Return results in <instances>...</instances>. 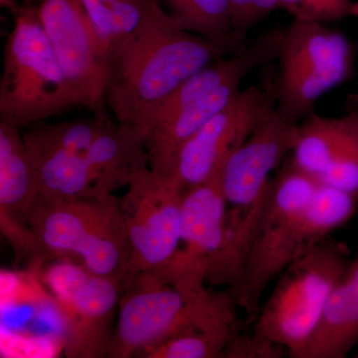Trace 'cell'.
I'll use <instances>...</instances> for the list:
<instances>
[{"instance_id": "6da1fadb", "label": "cell", "mask_w": 358, "mask_h": 358, "mask_svg": "<svg viewBox=\"0 0 358 358\" xmlns=\"http://www.w3.org/2000/svg\"><path fill=\"white\" fill-rule=\"evenodd\" d=\"M319 185L291 157L271 179L228 287L251 322L268 285L303 251L338 229L333 214L312 200Z\"/></svg>"}, {"instance_id": "7a4b0ae2", "label": "cell", "mask_w": 358, "mask_h": 358, "mask_svg": "<svg viewBox=\"0 0 358 358\" xmlns=\"http://www.w3.org/2000/svg\"><path fill=\"white\" fill-rule=\"evenodd\" d=\"M227 55L181 29L159 3L110 59L106 107L115 120L141 131L174 90Z\"/></svg>"}, {"instance_id": "3957f363", "label": "cell", "mask_w": 358, "mask_h": 358, "mask_svg": "<svg viewBox=\"0 0 358 358\" xmlns=\"http://www.w3.org/2000/svg\"><path fill=\"white\" fill-rule=\"evenodd\" d=\"M205 282L203 271L180 257L166 268L134 275L120 298L108 357H136L185 331L240 322L230 292L210 291Z\"/></svg>"}, {"instance_id": "277c9868", "label": "cell", "mask_w": 358, "mask_h": 358, "mask_svg": "<svg viewBox=\"0 0 358 358\" xmlns=\"http://www.w3.org/2000/svg\"><path fill=\"white\" fill-rule=\"evenodd\" d=\"M29 229L43 261H65L112 280L124 289L133 278L131 250L114 193L62 200L39 194Z\"/></svg>"}, {"instance_id": "5b68a950", "label": "cell", "mask_w": 358, "mask_h": 358, "mask_svg": "<svg viewBox=\"0 0 358 358\" xmlns=\"http://www.w3.org/2000/svg\"><path fill=\"white\" fill-rule=\"evenodd\" d=\"M0 79V122L27 128L81 107L32 0L13 14Z\"/></svg>"}, {"instance_id": "8992f818", "label": "cell", "mask_w": 358, "mask_h": 358, "mask_svg": "<svg viewBox=\"0 0 358 358\" xmlns=\"http://www.w3.org/2000/svg\"><path fill=\"white\" fill-rule=\"evenodd\" d=\"M352 262L345 245L329 237L303 251L275 280L252 331L282 346L289 357L301 358L329 294Z\"/></svg>"}, {"instance_id": "52a82bcc", "label": "cell", "mask_w": 358, "mask_h": 358, "mask_svg": "<svg viewBox=\"0 0 358 358\" xmlns=\"http://www.w3.org/2000/svg\"><path fill=\"white\" fill-rule=\"evenodd\" d=\"M275 109L299 124L324 94L350 78L355 50L345 35L317 21L293 18L282 28Z\"/></svg>"}, {"instance_id": "ba28073f", "label": "cell", "mask_w": 358, "mask_h": 358, "mask_svg": "<svg viewBox=\"0 0 358 358\" xmlns=\"http://www.w3.org/2000/svg\"><path fill=\"white\" fill-rule=\"evenodd\" d=\"M298 129L299 124L286 121L275 109L223 164L220 180L227 203L233 274L267 192L271 173L293 152Z\"/></svg>"}, {"instance_id": "9c48e42d", "label": "cell", "mask_w": 358, "mask_h": 358, "mask_svg": "<svg viewBox=\"0 0 358 358\" xmlns=\"http://www.w3.org/2000/svg\"><path fill=\"white\" fill-rule=\"evenodd\" d=\"M38 275L65 317V357H108L122 287L65 261H42Z\"/></svg>"}, {"instance_id": "30bf717a", "label": "cell", "mask_w": 358, "mask_h": 358, "mask_svg": "<svg viewBox=\"0 0 358 358\" xmlns=\"http://www.w3.org/2000/svg\"><path fill=\"white\" fill-rule=\"evenodd\" d=\"M277 71L267 67L261 81L241 90L180 148L169 176L185 192L218 176L229 155L275 109Z\"/></svg>"}, {"instance_id": "8fae6325", "label": "cell", "mask_w": 358, "mask_h": 358, "mask_svg": "<svg viewBox=\"0 0 358 358\" xmlns=\"http://www.w3.org/2000/svg\"><path fill=\"white\" fill-rule=\"evenodd\" d=\"M127 188L120 199L131 245L133 274L166 268L180 252L185 190L176 178L150 167L134 174Z\"/></svg>"}, {"instance_id": "7c38bea8", "label": "cell", "mask_w": 358, "mask_h": 358, "mask_svg": "<svg viewBox=\"0 0 358 358\" xmlns=\"http://www.w3.org/2000/svg\"><path fill=\"white\" fill-rule=\"evenodd\" d=\"M41 260L27 271L2 270L1 357H55L64 355L67 324L38 275Z\"/></svg>"}, {"instance_id": "4fadbf2b", "label": "cell", "mask_w": 358, "mask_h": 358, "mask_svg": "<svg viewBox=\"0 0 358 358\" xmlns=\"http://www.w3.org/2000/svg\"><path fill=\"white\" fill-rule=\"evenodd\" d=\"M80 106L107 109V56L81 0H32Z\"/></svg>"}, {"instance_id": "5bb4252c", "label": "cell", "mask_w": 358, "mask_h": 358, "mask_svg": "<svg viewBox=\"0 0 358 358\" xmlns=\"http://www.w3.org/2000/svg\"><path fill=\"white\" fill-rule=\"evenodd\" d=\"M220 173L185 192L181 207L180 255L202 268L207 282L228 286L232 250Z\"/></svg>"}, {"instance_id": "9a60e30c", "label": "cell", "mask_w": 358, "mask_h": 358, "mask_svg": "<svg viewBox=\"0 0 358 358\" xmlns=\"http://www.w3.org/2000/svg\"><path fill=\"white\" fill-rule=\"evenodd\" d=\"M39 194L20 129L0 122V223L18 255L31 248L29 216Z\"/></svg>"}, {"instance_id": "2e32d148", "label": "cell", "mask_w": 358, "mask_h": 358, "mask_svg": "<svg viewBox=\"0 0 358 358\" xmlns=\"http://www.w3.org/2000/svg\"><path fill=\"white\" fill-rule=\"evenodd\" d=\"M358 343V255L329 294L301 358H343Z\"/></svg>"}, {"instance_id": "e0dca14e", "label": "cell", "mask_w": 358, "mask_h": 358, "mask_svg": "<svg viewBox=\"0 0 358 358\" xmlns=\"http://www.w3.org/2000/svg\"><path fill=\"white\" fill-rule=\"evenodd\" d=\"M240 86L233 83L221 87L148 129L145 143L150 169L162 176H171L180 148L238 95Z\"/></svg>"}, {"instance_id": "ac0fdd59", "label": "cell", "mask_w": 358, "mask_h": 358, "mask_svg": "<svg viewBox=\"0 0 358 358\" xmlns=\"http://www.w3.org/2000/svg\"><path fill=\"white\" fill-rule=\"evenodd\" d=\"M86 157L107 194L127 187L134 174L150 167L143 134L115 119L96 136Z\"/></svg>"}, {"instance_id": "d6986e66", "label": "cell", "mask_w": 358, "mask_h": 358, "mask_svg": "<svg viewBox=\"0 0 358 358\" xmlns=\"http://www.w3.org/2000/svg\"><path fill=\"white\" fill-rule=\"evenodd\" d=\"M157 1L181 29L203 37L229 55L248 44L235 32L229 0Z\"/></svg>"}, {"instance_id": "ffe728a7", "label": "cell", "mask_w": 358, "mask_h": 358, "mask_svg": "<svg viewBox=\"0 0 358 358\" xmlns=\"http://www.w3.org/2000/svg\"><path fill=\"white\" fill-rule=\"evenodd\" d=\"M81 1L107 56L108 68L110 59L159 6L157 0Z\"/></svg>"}, {"instance_id": "44dd1931", "label": "cell", "mask_w": 358, "mask_h": 358, "mask_svg": "<svg viewBox=\"0 0 358 358\" xmlns=\"http://www.w3.org/2000/svg\"><path fill=\"white\" fill-rule=\"evenodd\" d=\"M348 127V115L341 117L308 115L299 124L291 159L299 169L320 180L338 152Z\"/></svg>"}, {"instance_id": "7402d4cb", "label": "cell", "mask_w": 358, "mask_h": 358, "mask_svg": "<svg viewBox=\"0 0 358 358\" xmlns=\"http://www.w3.org/2000/svg\"><path fill=\"white\" fill-rule=\"evenodd\" d=\"M240 331V322L192 329L148 346L136 357L223 358L231 339Z\"/></svg>"}, {"instance_id": "603a6c76", "label": "cell", "mask_w": 358, "mask_h": 358, "mask_svg": "<svg viewBox=\"0 0 358 358\" xmlns=\"http://www.w3.org/2000/svg\"><path fill=\"white\" fill-rule=\"evenodd\" d=\"M320 181L358 197V110L348 113L345 136Z\"/></svg>"}, {"instance_id": "cb8c5ba5", "label": "cell", "mask_w": 358, "mask_h": 358, "mask_svg": "<svg viewBox=\"0 0 358 358\" xmlns=\"http://www.w3.org/2000/svg\"><path fill=\"white\" fill-rule=\"evenodd\" d=\"M278 9H284L293 18L326 24L358 16V3L352 0H278Z\"/></svg>"}, {"instance_id": "d4e9b609", "label": "cell", "mask_w": 358, "mask_h": 358, "mask_svg": "<svg viewBox=\"0 0 358 358\" xmlns=\"http://www.w3.org/2000/svg\"><path fill=\"white\" fill-rule=\"evenodd\" d=\"M288 355L282 346L258 336L243 334H235L224 352L223 358H280Z\"/></svg>"}, {"instance_id": "484cf974", "label": "cell", "mask_w": 358, "mask_h": 358, "mask_svg": "<svg viewBox=\"0 0 358 358\" xmlns=\"http://www.w3.org/2000/svg\"><path fill=\"white\" fill-rule=\"evenodd\" d=\"M233 25L239 36L246 38L247 33L255 26L252 15L251 0H229Z\"/></svg>"}, {"instance_id": "4316f807", "label": "cell", "mask_w": 358, "mask_h": 358, "mask_svg": "<svg viewBox=\"0 0 358 358\" xmlns=\"http://www.w3.org/2000/svg\"><path fill=\"white\" fill-rule=\"evenodd\" d=\"M0 6L14 14L20 7L18 0H0Z\"/></svg>"}, {"instance_id": "83f0119b", "label": "cell", "mask_w": 358, "mask_h": 358, "mask_svg": "<svg viewBox=\"0 0 358 358\" xmlns=\"http://www.w3.org/2000/svg\"><path fill=\"white\" fill-rule=\"evenodd\" d=\"M357 357H358V355H357Z\"/></svg>"}]
</instances>
